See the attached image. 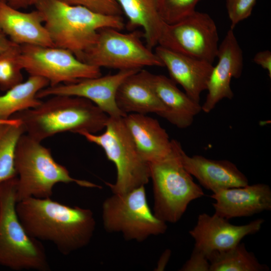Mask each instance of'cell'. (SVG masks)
<instances>
[{"label":"cell","mask_w":271,"mask_h":271,"mask_svg":"<svg viewBox=\"0 0 271 271\" xmlns=\"http://www.w3.org/2000/svg\"><path fill=\"white\" fill-rule=\"evenodd\" d=\"M16 212L27 233L52 242L68 255L88 244L95 229L93 212L49 198L29 197L17 202Z\"/></svg>","instance_id":"cell-1"},{"label":"cell","mask_w":271,"mask_h":271,"mask_svg":"<svg viewBox=\"0 0 271 271\" xmlns=\"http://www.w3.org/2000/svg\"><path fill=\"white\" fill-rule=\"evenodd\" d=\"M49 97L11 117L20 120L25 133L32 138L42 142L59 133H96L105 128L109 116L89 100L63 95Z\"/></svg>","instance_id":"cell-2"},{"label":"cell","mask_w":271,"mask_h":271,"mask_svg":"<svg viewBox=\"0 0 271 271\" xmlns=\"http://www.w3.org/2000/svg\"><path fill=\"white\" fill-rule=\"evenodd\" d=\"M35 7L54 46L70 51L80 60L100 29L121 31L125 27L121 16L104 15L59 0H39Z\"/></svg>","instance_id":"cell-3"},{"label":"cell","mask_w":271,"mask_h":271,"mask_svg":"<svg viewBox=\"0 0 271 271\" xmlns=\"http://www.w3.org/2000/svg\"><path fill=\"white\" fill-rule=\"evenodd\" d=\"M17 177V202L29 197L49 198L58 183H76L86 188L102 187L72 177L64 166L53 159L51 150L26 133L19 138L15 154Z\"/></svg>","instance_id":"cell-4"},{"label":"cell","mask_w":271,"mask_h":271,"mask_svg":"<svg viewBox=\"0 0 271 271\" xmlns=\"http://www.w3.org/2000/svg\"><path fill=\"white\" fill-rule=\"evenodd\" d=\"M17 180V176L0 183V264L15 270H50L43 246L27 233L18 216Z\"/></svg>","instance_id":"cell-5"},{"label":"cell","mask_w":271,"mask_h":271,"mask_svg":"<svg viewBox=\"0 0 271 271\" xmlns=\"http://www.w3.org/2000/svg\"><path fill=\"white\" fill-rule=\"evenodd\" d=\"M181 144L172 140V149L163 159L150 163L154 197V214L165 222H178L192 201L204 195L184 168Z\"/></svg>","instance_id":"cell-6"},{"label":"cell","mask_w":271,"mask_h":271,"mask_svg":"<svg viewBox=\"0 0 271 271\" xmlns=\"http://www.w3.org/2000/svg\"><path fill=\"white\" fill-rule=\"evenodd\" d=\"M123 117H109L104 132L80 134L100 147L108 160L115 165L117 177L114 184L106 183L113 193L123 194L147 184L150 179V164L139 153L127 129Z\"/></svg>","instance_id":"cell-7"},{"label":"cell","mask_w":271,"mask_h":271,"mask_svg":"<svg viewBox=\"0 0 271 271\" xmlns=\"http://www.w3.org/2000/svg\"><path fill=\"white\" fill-rule=\"evenodd\" d=\"M102 218L107 231L121 233L127 240L143 241L165 233L167 229L166 222L151 210L145 186L107 198L102 205Z\"/></svg>","instance_id":"cell-8"},{"label":"cell","mask_w":271,"mask_h":271,"mask_svg":"<svg viewBox=\"0 0 271 271\" xmlns=\"http://www.w3.org/2000/svg\"><path fill=\"white\" fill-rule=\"evenodd\" d=\"M139 30L123 33L112 28L100 29L93 45L81 61L99 68L119 70H141L146 67H164L161 59L142 41Z\"/></svg>","instance_id":"cell-9"},{"label":"cell","mask_w":271,"mask_h":271,"mask_svg":"<svg viewBox=\"0 0 271 271\" xmlns=\"http://www.w3.org/2000/svg\"><path fill=\"white\" fill-rule=\"evenodd\" d=\"M23 70L47 79L49 86L100 76L101 68L83 62L69 50L56 47L21 46Z\"/></svg>","instance_id":"cell-10"},{"label":"cell","mask_w":271,"mask_h":271,"mask_svg":"<svg viewBox=\"0 0 271 271\" xmlns=\"http://www.w3.org/2000/svg\"><path fill=\"white\" fill-rule=\"evenodd\" d=\"M218 40L212 18L195 11L176 23H164L158 45L213 64L217 57Z\"/></svg>","instance_id":"cell-11"},{"label":"cell","mask_w":271,"mask_h":271,"mask_svg":"<svg viewBox=\"0 0 271 271\" xmlns=\"http://www.w3.org/2000/svg\"><path fill=\"white\" fill-rule=\"evenodd\" d=\"M139 70H119L113 74L84 79L75 83L48 86L41 90L37 97L39 99L58 95L81 97L92 101L109 117H124L125 115L116 103V92L128 76Z\"/></svg>","instance_id":"cell-12"},{"label":"cell","mask_w":271,"mask_h":271,"mask_svg":"<svg viewBox=\"0 0 271 271\" xmlns=\"http://www.w3.org/2000/svg\"><path fill=\"white\" fill-rule=\"evenodd\" d=\"M229 220L214 214H200L195 226L189 233L195 241L194 247L206 254L228 249L246 236L258 232L264 222L262 218L243 225H234Z\"/></svg>","instance_id":"cell-13"},{"label":"cell","mask_w":271,"mask_h":271,"mask_svg":"<svg viewBox=\"0 0 271 271\" xmlns=\"http://www.w3.org/2000/svg\"><path fill=\"white\" fill-rule=\"evenodd\" d=\"M218 61L213 67L207 85L208 93L202 111L209 113L224 98L231 99L234 94L230 87L232 78H239L243 66L242 51L237 41L233 29L227 32L218 46Z\"/></svg>","instance_id":"cell-14"},{"label":"cell","mask_w":271,"mask_h":271,"mask_svg":"<svg viewBox=\"0 0 271 271\" xmlns=\"http://www.w3.org/2000/svg\"><path fill=\"white\" fill-rule=\"evenodd\" d=\"M210 197L215 201L212 203L215 214L228 220L271 210V189L265 184L223 189Z\"/></svg>","instance_id":"cell-15"},{"label":"cell","mask_w":271,"mask_h":271,"mask_svg":"<svg viewBox=\"0 0 271 271\" xmlns=\"http://www.w3.org/2000/svg\"><path fill=\"white\" fill-rule=\"evenodd\" d=\"M155 48V53L167 68L171 79L180 85L190 98L199 103L201 94L207 89L212 64L160 45Z\"/></svg>","instance_id":"cell-16"},{"label":"cell","mask_w":271,"mask_h":271,"mask_svg":"<svg viewBox=\"0 0 271 271\" xmlns=\"http://www.w3.org/2000/svg\"><path fill=\"white\" fill-rule=\"evenodd\" d=\"M180 157L185 169L200 184L213 193L248 184L246 176L233 163L227 160H213L201 155L189 156L183 150Z\"/></svg>","instance_id":"cell-17"},{"label":"cell","mask_w":271,"mask_h":271,"mask_svg":"<svg viewBox=\"0 0 271 271\" xmlns=\"http://www.w3.org/2000/svg\"><path fill=\"white\" fill-rule=\"evenodd\" d=\"M0 30L20 46H54L37 10L24 12L0 1Z\"/></svg>","instance_id":"cell-18"},{"label":"cell","mask_w":271,"mask_h":271,"mask_svg":"<svg viewBox=\"0 0 271 271\" xmlns=\"http://www.w3.org/2000/svg\"><path fill=\"white\" fill-rule=\"evenodd\" d=\"M137 150L148 163L159 161L171 152L172 140L155 118L140 113H129L123 117Z\"/></svg>","instance_id":"cell-19"},{"label":"cell","mask_w":271,"mask_h":271,"mask_svg":"<svg viewBox=\"0 0 271 271\" xmlns=\"http://www.w3.org/2000/svg\"><path fill=\"white\" fill-rule=\"evenodd\" d=\"M152 75L148 70L142 69L128 76L120 85L115 101L124 115L154 113L160 115L164 111L154 89Z\"/></svg>","instance_id":"cell-20"},{"label":"cell","mask_w":271,"mask_h":271,"mask_svg":"<svg viewBox=\"0 0 271 271\" xmlns=\"http://www.w3.org/2000/svg\"><path fill=\"white\" fill-rule=\"evenodd\" d=\"M155 91L165 110L159 116L179 128L189 127L202 111L201 105L181 91L171 79L161 74L152 75Z\"/></svg>","instance_id":"cell-21"},{"label":"cell","mask_w":271,"mask_h":271,"mask_svg":"<svg viewBox=\"0 0 271 271\" xmlns=\"http://www.w3.org/2000/svg\"><path fill=\"white\" fill-rule=\"evenodd\" d=\"M116 1L127 19V30L142 28L146 46L151 50L158 46L164 22L159 15L156 0Z\"/></svg>","instance_id":"cell-22"},{"label":"cell","mask_w":271,"mask_h":271,"mask_svg":"<svg viewBox=\"0 0 271 271\" xmlns=\"http://www.w3.org/2000/svg\"><path fill=\"white\" fill-rule=\"evenodd\" d=\"M49 85L41 77L29 76L25 81L17 84L0 96V120H6L15 113L38 106L42 100L38 93Z\"/></svg>","instance_id":"cell-23"},{"label":"cell","mask_w":271,"mask_h":271,"mask_svg":"<svg viewBox=\"0 0 271 271\" xmlns=\"http://www.w3.org/2000/svg\"><path fill=\"white\" fill-rule=\"evenodd\" d=\"M210 271H267L269 267L260 263L244 243L228 249L214 251L207 254Z\"/></svg>","instance_id":"cell-24"},{"label":"cell","mask_w":271,"mask_h":271,"mask_svg":"<svg viewBox=\"0 0 271 271\" xmlns=\"http://www.w3.org/2000/svg\"><path fill=\"white\" fill-rule=\"evenodd\" d=\"M25 133L21 122L11 118L0 123V183L17 177L15 154L17 142Z\"/></svg>","instance_id":"cell-25"},{"label":"cell","mask_w":271,"mask_h":271,"mask_svg":"<svg viewBox=\"0 0 271 271\" xmlns=\"http://www.w3.org/2000/svg\"><path fill=\"white\" fill-rule=\"evenodd\" d=\"M21 46L14 44L0 52V89L6 91L22 82Z\"/></svg>","instance_id":"cell-26"},{"label":"cell","mask_w":271,"mask_h":271,"mask_svg":"<svg viewBox=\"0 0 271 271\" xmlns=\"http://www.w3.org/2000/svg\"><path fill=\"white\" fill-rule=\"evenodd\" d=\"M201 0H156L158 11L166 24L176 23L194 13Z\"/></svg>","instance_id":"cell-27"},{"label":"cell","mask_w":271,"mask_h":271,"mask_svg":"<svg viewBox=\"0 0 271 271\" xmlns=\"http://www.w3.org/2000/svg\"><path fill=\"white\" fill-rule=\"evenodd\" d=\"M256 0H226V8L230 20V28L251 15Z\"/></svg>","instance_id":"cell-28"},{"label":"cell","mask_w":271,"mask_h":271,"mask_svg":"<svg viewBox=\"0 0 271 271\" xmlns=\"http://www.w3.org/2000/svg\"><path fill=\"white\" fill-rule=\"evenodd\" d=\"M65 3L80 6L107 15L121 16L122 11L116 0H59Z\"/></svg>","instance_id":"cell-29"},{"label":"cell","mask_w":271,"mask_h":271,"mask_svg":"<svg viewBox=\"0 0 271 271\" xmlns=\"http://www.w3.org/2000/svg\"><path fill=\"white\" fill-rule=\"evenodd\" d=\"M181 271H210V262L207 254L194 247L188 260L180 268Z\"/></svg>","instance_id":"cell-30"},{"label":"cell","mask_w":271,"mask_h":271,"mask_svg":"<svg viewBox=\"0 0 271 271\" xmlns=\"http://www.w3.org/2000/svg\"><path fill=\"white\" fill-rule=\"evenodd\" d=\"M254 62L267 71L271 78V52L269 50L258 52L253 58Z\"/></svg>","instance_id":"cell-31"},{"label":"cell","mask_w":271,"mask_h":271,"mask_svg":"<svg viewBox=\"0 0 271 271\" xmlns=\"http://www.w3.org/2000/svg\"><path fill=\"white\" fill-rule=\"evenodd\" d=\"M17 9L21 10L35 6L39 0H0Z\"/></svg>","instance_id":"cell-32"},{"label":"cell","mask_w":271,"mask_h":271,"mask_svg":"<svg viewBox=\"0 0 271 271\" xmlns=\"http://www.w3.org/2000/svg\"><path fill=\"white\" fill-rule=\"evenodd\" d=\"M171 254V251L169 249H167L163 252L159 261L156 268L157 270H163L164 269L169 260Z\"/></svg>","instance_id":"cell-33"},{"label":"cell","mask_w":271,"mask_h":271,"mask_svg":"<svg viewBox=\"0 0 271 271\" xmlns=\"http://www.w3.org/2000/svg\"><path fill=\"white\" fill-rule=\"evenodd\" d=\"M14 44L0 30V52L8 49Z\"/></svg>","instance_id":"cell-34"},{"label":"cell","mask_w":271,"mask_h":271,"mask_svg":"<svg viewBox=\"0 0 271 271\" xmlns=\"http://www.w3.org/2000/svg\"><path fill=\"white\" fill-rule=\"evenodd\" d=\"M9 120V119L6 120H0V123L5 122L8 121Z\"/></svg>","instance_id":"cell-35"}]
</instances>
